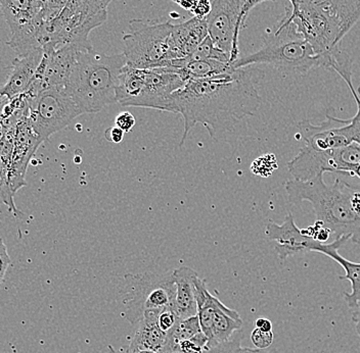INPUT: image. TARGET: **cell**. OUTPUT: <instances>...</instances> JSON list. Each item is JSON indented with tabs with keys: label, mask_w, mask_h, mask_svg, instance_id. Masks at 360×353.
Instances as JSON below:
<instances>
[{
	"label": "cell",
	"mask_w": 360,
	"mask_h": 353,
	"mask_svg": "<svg viewBox=\"0 0 360 353\" xmlns=\"http://www.w3.org/2000/svg\"><path fill=\"white\" fill-rule=\"evenodd\" d=\"M81 114L77 103L65 87H51L42 90L29 103L26 118L36 134L45 141Z\"/></svg>",
	"instance_id": "9"
},
{
	"label": "cell",
	"mask_w": 360,
	"mask_h": 353,
	"mask_svg": "<svg viewBox=\"0 0 360 353\" xmlns=\"http://www.w3.org/2000/svg\"><path fill=\"white\" fill-rule=\"evenodd\" d=\"M243 327V320L235 309L225 307L219 299H215L214 309L212 338L209 343V348L215 344L224 342L240 331Z\"/></svg>",
	"instance_id": "19"
},
{
	"label": "cell",
	"mask_w": 360,
	"mask_h": 353,
	"mask_svg": "<svg viewBox=\"0 0 360 353\" xmlns=\"http://www.w3.org/2000/svg\"><path fill=\"white\" fill-rule=\"evenodd\" d=\"M2 241H4V240H2L1 238H0V243H1Z\"/></svg>",
	"instance_id": "44"
},
{
	"label": "cell",
	"mask_w": 360,
	"mask_h": 353,
	"mask_svg": "<svg viewBox=\"0 0 360 353\" xmlns=\"http://www.w3.org/2000/svg\"><path fill=\"white\" fill-rule=\"evenodd\" d=\"M161 312L148 310L137 324L134 338L131 339L127 352L139 349H150L157 353L165 352L167 334L158 326V317Z\"/></svg>",
	"instance_id": "17"
},
{
	"label": "cell",
	"mask_w": 360,
	"mask_h": 353,
	"mask_svg": "<svg viewBox=\"0 0 360 353\" xmlns=\"http://www.w3.org/2000/svg\"><path fill=\"white\" fill-rule=\"evenodd\" d=\"M8 98L6 96L0 95V121H4V109L8 102Z\"/></svg>",
	"instance_id": "38"
},
{
	"label": "cell",
	"mask_w": 360,
	"mask_h": 353,
	"mask_svg": "<svg viewBox=\"0 0 360 353\" xmlns=\"http://www.w3.org/2000/svg\"><path fill=\"white\" fill-rule=\"evenodd\" d=\"M251 172L259 177L269 178L278 168V159L272 154H265L259 156L252 163Z\"/></svg>",
	"instance_id": "24"
},
{
	"label": "cell",
	"mask_w": 360,
	"mask_h": 353,
	"mask_svg": "<svg viewBox=\"0 0 360 353\" xmlns=\"http://www.w3.org/2000/svg\"><path fill=\"white\" fill-rule=\"evenodd\" d=\"M243 337L244 336L242 333L236 332L229 340L211 346L204 353H269L265 350L258 349V348L257 349H251V348L243 347L240 345Z\"/></svg>",
	"instance_id": "23"
},
{
	"label": "cell",
	"mask_w": 360,
	"mask_h": 353,
	"mask_svg": "<svg viewBox=\"0 0 360 353\" xmlns=\"http://www.w3.org/2000/svg\"><path fill=\"white\" fill-rule=\"evenodd\" d=\"M326 2L336 13L341 24L342 38L360 19V0H319Z\"/></svg>",
	"instance_id": "20"
},
{
	"label": "cell",
	"mask_w": 360,
	"mask_h": 353,
	"mask_svg": "<svg viewBox=\"0 0 360 353\" xmlns=\"http://www.w3.org/2000/svg\"><path fill=\"white\" fill-rule=\"evenodd\" d=\"M109 352H110V353H120V352H117V350H115L114 347H112L111 345H109Z\"/></svg>",
	"instance_id": "42"
},
{
	"label": "cell",
	"mask_w": 360,
	"mask_h": 353,
	"mask_svg": "<svg viewBox=\"0 0 360 353\" xmlns=\"http://www.w3.org/2000/svg\"><path fill=\"white\" fill-rule=\"evenodd\" d=\"M175 279L174 305L173 310L179 319H188L197 316L198 305L195 298V279L198 276L193 269L188 267H180L173 271Z\"/></svg>",
	"instance_id": "18"
},
{
	"label": "cell",
	"mask_w": 360,
	"mask_h": 353,
	"mask_svg": "<svg viewBox=\"0 0 360 353\" xmlns=\"http://www.w3.org/2000/svg\"><path fill=\"white\" fill-rule=\"evenodd\" d=\"M264 1H269V0H247L246 4H245L244 8H243L242 13L240 17V29L244 26L245 21H246L248 15H249L250 11L253 10L256 6L262 4ZM291 2V6H295L298 4L300 0H289Z\"/></svg>",
	"instance_id": "33"
},
{
	"label": "cell",
	"mask_w": 360,
	"mask_h": 353,
	"mask_svg": "<svg viewBox=\"0 0 360 353\" xmlns=\"http://www.w3.org/2000/svg\"><path fill=\"white\" fill-rule=\"evenodd\" d=\"M256 328L258 329L262 330L264 332H271L272 331V323L267 319H258L256 321Z\"/></svg>",
	"instance_id": "35"
},
{
	"label": "cell",
	"mask_w": 360,
	"mask_h": 353,
	"mask_svg": "<svg viewBox=\"0 0 360 353\" xmlns=\"http://www.w3.org/2000/svg\"><path fill=\"white\" fill-rule=\"evenodd\" d=\"M208 337L204 333H198L195 336L188 339V340L182 341L177 345L175 352L180 353H204L209 349Z\"/></svg>",
	"instance_id": "26"
},
{
	"label": "cell",
	"mask_w": 360,
	"mask_h": 353,
	"mask_svg": "<svg viewBox=\"0 0 360 353\" xmlns=\"http://www.w3.org/2000/svg\"><path fill=\"white\" fill-rule=\"evenodd\" d=\"M261 105L254 73L247 67L215 77L191 80L169 98L167 111L184 118V145L191 130L201 124L209 135L231 131L246 116H254Z\"/></svg>",
	"instance_id": "1"
},
{
	"label": "cell",
	"mask_w": 360,
	"mask_h": 353,
	"mask_svg": "<svg viewBox=\"0 0 360 353\" xmlns=\"http://www.w3.org/2000/svg\"><path fill=\"white\" fill-rule=\"evenodd\" d=\"M208 36L206 19L193 17L188 21L173 25V58L174 60L188 58Z\"/></svg>",
	"instance_id": "16"
},
{
	"label": "cell",
	"mask_w": 360,
	"mask_h": 353,
	"mask_svg": "<svg viewBox=\"0 0 360 353\" xmlns=\"http://www.w3.org/2000/svg\"><path fill=\"white\" fill-rule=\"evenodd\" d=\"M80 47L67 44L51 53H44V90L51 87H65L75 67Z\"/></svg>",
	"instance_id": "14"
},
{
	"label": "cell",
	"mask_w": 360,
	"mask_h": 353,
	"mask_svg": "<svg viewBox=\"0 0 360 353\" xmlns=\"http://www.w3.org/2000/svg\"><path fill=\"white\" fill-rule=\"evenodd\" d=\"M351 320L355 324V330H356L357 335L360 337V309H356L353 312Z\"/></svg>",
	"instance_id": "37"
},
{
	"label": "cell",
	"mask_w": 360,
	"mask_h": 353,
	"mask_svg": "<svg viewBox=\"0 0 360 353\" xmlns=\"http://www.w3.org/2000/svg\"><path fill=\"white\" fill-rule=\"evenodd\" d=\"M44 142L34 131L25 116L15 127V144L8 175V185L13 195L27 185L25 177L29 163L37 152L38 147Z\"/></svg>",
	"instance_id": "11"
},
{
	"label": "cell",
	"mask_w": 360,
	"mask_h": 353,
	"mask_svg": "<svg viewBox=\"0 0 360 353\" xmlns=\"http://www.w3.org/2000/svg\"><path fill=\"white\" fill-rule=\"evenodd\" d=\"M47 0H37L38 4H39L40 8H44V4H46Z\"/></svg>",
	"instance_id": "41"
},
{
	"label": "cell",
	"mask_w": 360,
	"mask_h": 353,
	"mask_svg": "<svg viewBox=\"0 0 360 353\" xmlns=\"http://www.w3.org/2000/svg\"><path fill=\"white\" fill-rule=\"evenodd\" d=\"M186 84L179 74L164 67L141 69L126 65L116 90L117 102L122 107L166 112L169 98Z\"/></svg>",
	"instance_id": "6"
},
{
	"label": "cell",
	"mask_w": 360,
	"mask_h": 353,
	"mask_svg": "<svg viewBox=\"0 0 360 353\" xmlns=\"http://www.w3.org/2000/svg\"><path fill=\"white\" fill-rule=\"evenodd\" d=\"M334 184L328 185L323 175L309 181L289 180L285 189L291 204L308 201L316 221L337 238L350 236L351 241L360 244V179L347 172L332 173Z\"/></svg>",
	"instance_id": "2"
},
{
	"label": "cell",
	"mask_w": 360,
	"mask_h": 353,
	"mask_svg": "<svg viewBox=\"0 0 360 353\" xmlns=\"http://www.w3.org/2000/svg\"><path fill=\"white\" fill-rule=\"evenodd\" d=\"M124 134H125V132H124L123 130L115 126V127H111L105 130V137L110 142L119 144L122 142Z\"/></svg>",
	"instance_id": "34"
},
{
	"label": "cell",
	"mask_w": 360,
	"mask_h": 353,
	"mask_svg": "<svg viewBox=\"0 0 360 353\" xmlns=\"http://www.w3.org/2000/svg\"><path fill=\"white\" fill-rule=\"evenodd\" d=\"M179 321V318L177 317L176 312L169 307V309H164L158 317V326L162 331L168 334Z\"/></svg>",
	"instance_id": "28"
},
{
	"label": "cell",
	"mask_w": 360,
	"mask_h": 353,
	"mask_svg": "<svg viewBox=\"0 0 360 353\" xmlns=\"http://www.w3.org/2000/svg\"><path fill=\"white\" fill-rule=\"evenodd\" d=\"M274 333L264 332L262 330L255 328L251 334L252 343L258 349L265 350L274 342Z\"/></svg>",
	"instance_id": "29"
},
{
	"label": "cell",
	"mask_w": 360,
	"mask_h": 353,
	"mask_svg": "<svg viewBox=\"0 0 360 353\" xmlns=\"http://www.w3.org/2000/svg\"><path fill=\"white\" fill-rule=\"evenodd\" d=\"M349 241H351L350 236H341L328 244L312 240L309 245V253L314 251L325 254L343 267L345 275L340 276L339 279L349 280L351 283V292H344V300L347 303L349 309H356L360 303V262H350L339 253V249Z\"/></svg>",
	"instance_id": "12"
},
{
	"label": "cell",
	"mask_w": 360,
	"mask_h": 353,
	"mask_svg": "<svg viewBox=\"0 0 360 353\" xmlns=\"http://www.w3.org/2000/svg\"><path fill=\"white\" fill-rule=\"evenodd\" d=\"M359 93L360 95V85L359 87ZM357 103V112L352 119L347 120L343 126H341L342 134L348 139L350 143L360 144V98L354 100Z\"/></svg>",
	"instance_id": "27"
},
{
	"label": "cell",
	"mask_w": 360,
	"mask_h": 353,
	"mask_svg": "<svg viewBox=\"0 0 360 353\" xmlns=\"http://www.w3.org/2000/svg\"><path fill=\"white\" fill-rule=\"evenodd\" d=\"M195 2H197V0H177L176 4H179L180 8L188 11L191 13L193 6H195Z\"/></svg>",
	"instance_id": "36"
},
{
	"label": "cell",
	"mask_w": 360,
	"mask_h": 353,
	"mask_svg": "<svg viewBox=\"0 0 360 353\" xmlns=\"http://www.w3.org/2000/svg\"><path fill=\"white\" fill-rule=\"evenodd\" d=\"M173 1H175V2H176V1H177V0H173Z\"/></svg>",
	"instance_id": "45"
},
{
	"label": "cell",
	"mask_w": 360,
	"mask_h": 353,
	"mask_svg": "<svg viewBox=\"0 0 360 353\" xmlns=\"http://www.w3.org/2000/svg\"><path fill=\"white\" fill-rule=\"evenodd\" d=\"M125 279L124 316L132 325H137L148 310L162 312L169 307L173 309L176 293L173 272L128 275Z\"/></svg>",
	"instance_id": "8"
},
{
	"label": "cell",
	"mask_w": 360,
	"mask_h": 353,
	"mask_svg": "<svg viewBox=\"0 0 360 353\" xmlns=\"http://www.w3.org/2000/svg\"><path fill=\"white\" fill-rule=\"evenodd\" d=\"M188 58L193 60H215L231 64V55L216 46L210 36L206 38Z\"/></svg>",
	"instance_id": "22"
},
{
	"label": "cell",
	"mask_w": 360,
	"mask_h": 353,
	"mask_svg": "<svg viewBox=\"0 0 360 353\" xmlns=\"http://www.w3.org/2000/svg\"><path fill=\"white\" fill-rule=\"evenodd\" d=\"M130 32L123 37L126 65L134 69L167 67L173 58L171 22L150 24L143 20L129 22Z\"/></svg>",
	"instance_id": "7"
},
{
	"label": "cell",
	"mask_w": 360,
	"mask_h": 353,
	"mask_svg": "<svg viewBox=\"0 0 360 353\" xmlns=\"http://www.w3.org/2000/svg\"><path fill=\"white\" fill-rule=\"evenodd\" d=\"M126 353H157V352H153V350H150V349H139V350H134V352H126Z\"/></svg>",
	"instance_id": "39"
},
{
	"label": "cell",
	"mask_w": 360,
	"mask_h": 353,
	"mask_svg": "<svg viewBox=\"0 0 360 353\" xmlns=\"http://www.w3.org/2000/svg\"><path fill=\"white\" fill-rule=\"evenodd\" d=\"M44 55V49L39 48L15 58L6 84L0 87V95L6 96L11 100L27 91L38 67L41 64Z\"/></svg>",
	"instance_id": "15"
},
{
	"label": "cell",
	"mask_w": 360,
	"mask_h": 353,
	"mask_svg": "<svg viewBox=\"0 0 360 353\" xmlns=\"http://www.w3.org/2000/svg\"><path fill=\"white\" fill-rule=\"evenodd\" d=\"M135 123H136V120H135L134 114L128 112L118 114L116 120H115V125L120 128V129L123 130L125 133L131 131L132 128L134 127Z\"/></svg>",
	"instance_id": "30"
},
{
	"label": "cell",
	"mask_w": 360,
	"mask_h": 353,
	"mask_svg": "<svg viewBox=\"0 0 360 353\" xmlns=\"http://www.w3.org/2000/svg\"><path fill=\"white\" fill-rule=\"evenodd\" d=\"M11 260L8 253V248L6 244L2 241L0 243V287L4 284V277H6V271L10 267Z\"/></svg>",
	"instance_id": "31"
},
{
	"label": "cell",
	"mask_w": 360,
	"mask_h": 353,
	"mask_svg": "<svg viewBox=\"0 0 360 353\" xmlns=\"http://www.w3.org/2000/svg\"><path fill=\"white\" fill-rule=\"evenodd\" d=\"M285 13L314 53L325 58L328 69L336 71L352 89V62L340 47L343 39L341 24L332 8L319 0H300L296 6L285 8Z\"/></svg>",
	"instance_id": "4"
},
{
	"label": "cell",
	"mask_w": 360,
	"mask_h": 353,
	"mask_svg": "<svg viewBox=\"0 0 360 353\" xmlns=\"http://www.w3.org/2000/svg\"><path fill=\"white\" fill-rule=\"evenodd\" d=\"M265 235L270 241L276 242L281 260H285L295 254L309 253V245L314 240L298 228L292 213H289L281 224L267 222Z\"/></svg>",
	"instance_id": "13"
},
{
	"label": "cell",
	"mask_w": 360,
	"mask_h": 353,
	"mask_svg": "<svg viewBox=\"0 0 360 353\" xmlns=\"http://www.w3.org/2000/svg\"><path fill=\"white\" fill-rule=\"evenodd\" d=\"M125 66L123 53L107 55L94 48L81 49L65 88L82 114L101 112L117 102L116 90Z\"/></svg>",
	"instance_id": "3"
},
{
	"label": "cell",
	"mask_w": 360,
	"mask_h": 353,
	"mask_svg": "<svg viewBox=\"0 0 360 353\" xmlns=\"http://www.w3.org/2000/svg\"><path fill=\"white\" fill-rule=\"evenodd\" d=\"M0 11H1V10H0Z\"/></svg>",
	"instance_id": "46"
},
{
	"label": "cell",
	"mask_w": 360,
	"mask_h": 353,
	"mask_svg": "<svg viewBox=\"0 0 360 353\" xmlns=\"http://www.w3.org/2000/svg\"><path fill=\"white\" fill-rule=\"evenodd\" d=\"M253 65H269L287 75H304L316 67L328 69L325 58L314 53L287 13L272 30L265 33L259 51L240 56L233 67L240 69Z\"/></svg>",
	"instance_id": "5"
},
{
	"label": "cell",
	"mask_w": 360,
	"mask_h": 353,
	"mask_svg": "<svg viewBox=\"0 0 360 353\" xmlns=\"http://www.w3.org/2000/svg\"><path fill=\"white\" fill-rule=\"evenodd\" d=\"M200 332H202V328L198 314L188 319H179L175 327L167 334L165 352H175L180 342L188 340Z\"/></svg>",
	"instance_id": "21"
},
{
	"label": "cell",
	"mask_w": 360,
	"mask_h": 353,
	"mask_svg": "<svg viewBox=\"0 0 360 353\" xmlns=\"http://www.w3.org/2000/svg\"><path fill=\"white\" fill-rule=\"evenodd\" d=\"M112 0H69L72 8L78 13L86 15L108 13V6Z\"/></svg>",
	"instance_id": "25"
},
{
	"label": "cell",
	"mask_w": 360,
	"mask_h": 353,
	"mask_svg": "<svg viewBox=\"0 0 360 353\" xmlns=\"http://www.w3.org/2000/svg\"><path fill=\"white\" fill-rule=\"evenodd\" d=\"M247 0H211V13L206 18L209 36L216 46L231 55V65L240 56V17Z\"/></svg>",
	"instance_id": "10"
},
{
	"label": "cell",
	"mask_w": 360,
	"mask_h": 353,
	"mask_svg": "<svg viewBox=\"0 0 360 353\" xmlns=\"http://www.w3.org/2000/svg\"><path fill=\"white\" fill-rule=\"evenodd\" d=\"M211 8H212L211 0H197L191 13H193V17L199 19H206L211 13Z\"/></svg>",
	"instance_id": "32"
},
{
	"label": "cell",
	"mask_w": 360,
	"mask_h": 353,
	"mask_svg": "<svg viewBox=\"0 0 360 353\" xmlns=\"http://www.w3.org/2000/svg\"><path fill=\"white\" fill-rule=\"evenodd\" d=\"M163 353H180L179 352H163Z\"/></svg>",
	"instance_id": "43"
},
{
	"label": "cell",
	"mask_w": 360,
	"mask_h": 353,
	"mask_svg": "<svg viewBox=\"0 0 360 353\" xmlns=\"http://www.w3.org/2000/svg\"><path fill=\"white\" fill-rule=\"evenodd\" d=\"M351 174L354 175V176H356L360 179V166H357V168H355V170L353 171V172L351 173Z\"/></svg>",
	"instance_id": "40"
}]
</instances>
